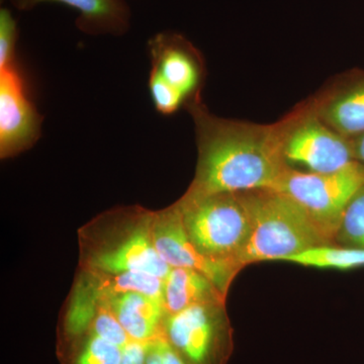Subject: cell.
Masks as SVG:
<instances>
[{"mask_svg": "<svg viewBox=\"0 0 364 364\" xmlns=\"http://www.w3.org/2000/svg\"><path fill=\"white\" fill-rule=\"evenodd\" d=\"M282 154L289 167L331 173L356 162L350 139L333 130L321 119L317 105L296 112L282 123Z\"/></svg>", "mask_w": 364, "mask_h": 364, "instance_id": "52a82bcc", "label": "cell"}, {"mask_svg": "<svg viewBox=\"0 0 364 364\" xmlns=\"http://www.w3.org/2000/svg\"><path fill=\"white\" fill-rule=\"evenodd\" d=\"M149 91L155 109L165 116L174 114L182 105L188 104L181 91L167 82L152 68L149 75Z\"/></svg>", "mask_w": 364, "mask_h": 364, "instance_id": "d6986e66", "label": "cell"}, {"mask_svg": "<svg viewBox=\"0 0 364 364\" xmlns=\"http://www.w3.org/2000/svg\"><path fill=\"white\" fill-rule=\"evenodd\" d=\"M152 237L158 254L170 267H183L202 272L227 296L239 272L205 257L189 239L176 203L153 212Z\"/></svg>", "mask_w": 364, "mask_h": 364, "instance_id": "ba28073f", "label": "cell"}, {"mask_svg": "<svg viewBox=\"0 0 364 364\" xmlns=\"http://www.w3.org/2000/svg\"><path fill=\"white\" fill-rule=\"evenodd\" d=\"M90 332L123 349L132 341L105 301L102 304L97 316L93 318Z\"/></svg>", "mask_w": 364, "mask_h": 364, "instance_id": "ffe728a7", "label": "cell"}, {"mask_svg": "<svg viewBox=\"0 0 364 364\" xmlns=\"http://www.w3.org/2000/svg\"><path fill=\"white\" fill-rule=\"evenodd\" d=\"M334 245L364 249V186L345 208L335 233Z\"/></svg>", "mask_w": 364, "mask_h": 364, "instance_id": "ac0fdd59", "label": "cell"}, {"mask_svg": "<svg viewBox=\"0 0 364 364\" xmlns=\"http://www.w3.org/2000/svg\"><path fill=\"white\" fill-rule=\"evenodd\" d=\"M151 68L181 91L189 102L200 98L203 69L198 52L186 38L173 32L158 33L148 42Z\"/></svg>", "mask_w": 364, "mask_h": 364, "instance_id": "30bf717a", "label": "cell"}, {"mask_svg": "<svg viewBox=\"0 0 364 364\" xmlns=\"http://www.w3.org/2000/svg\"><path fill=\"white\" fill-rule=\"evenodd\" d=\"M287 262L318 269L351 270L364 267V249L318 246L287 258Z\"/></svg>", "mask_w": 364, "mask_h": 364, "instance_id": "2e32d148", "label": "cell"}, {"mask_svg": "<svg viewBox=\"0 0 364 364\" xmlns=\"http://www.w3.org/2000/svg\"><path fill=\"white\" fill-rule=\"evenodd\" d=\"M153 212L142 208H121V230L111 238H97L95 245L85 244V272L119 274L139 272L166 279L171 267L160 257L152 237Z\"/></svg>", "mask_w": 364, "mask_h": 364, "instance_id": "277c9868", "label": "cell"}, {"mask_svg": "<svg viewBox=\"0 0 364 364\" xmlns=\"http://www.w3.org/2000/svg\"><path fill=\"white\" fill-rule=\"evenodd\" d=\"M18 25L9 9H0V70L16 65Z\"/></svg>", "mask_w": 364, "mask_h": 364, "instance_id": "44dd1931", "label": "cell"}, {"mask_svg": "<svg viewBox=\"0 0 364 364\" xmlns=\"http://www.w3.org/2000/svg\"><path fill=\"white\" fill-rule=\"evenodd\" d=\"M196 124L198 165L186 193L274 189L289 168L282 154V124L259 126L214 116L200 98L189 102Z\"/></svg>", "mask_w": 364, "mask_h": 364, "instance_id": "6da1fadb", "label": "cell"}, {"mask_svg": "<svg viewBox=\"0 0 364 364\" xmlns=\"http://www.w3.org/2000/svg\"><path fill=\"white\" fill-rule=\"evenodd\" d=\"M253 212L250 238L239 257L241 269L263 261H284L331 238L289 196L273 189L248 191Z\"/></svg>", "mask_w": 364, "mask_h": 364, "instance_id": "7a4b0ae2", "label": "cell"}, {"mask_svg": "<svg viewBox=\"0 0 364 364\" xmlns=\"http://www.w3.org/2000/svg\"><path fill=\"white\" fill-rule=\"evenodd\" d=\"M105 303L133 341H151L163 334L167 315L162 299L129 293L112 296Z\"/></svg>", "mask_w": 364, "mask_h": 364, "instance_id": "7c38bea8", "label": "cell"}, {"mask_svg": "<svg viewBox=\"0 0 364 364\" xmlns=\"http://www.w3.org/2000/svg\"><path fill=\"white\" fill-rule=\"evenodd\" d=\"M21 11L44 2H58L79 13L76 26L88 35L123 36L131 25V11L124 0H11Z\"/></svg>", "mask_w": 364, "mask_h": 364, "instance_id": "8fae6325", "label": "cell"}, {"mask_svg": "<svg viewBox=\"0 0 364 364\" xmlns=\"http://www.w3.org/2000/svg\"><path fill=\"white\" fill-rule=\"evenodd\" d=\"M44 117L26 92L16 65L0 70V155L9 158L33 147L41 138Z\"/></svg>", "mask_w": 364, "mask_h": 364, "instance_id": "9c48e42d", "label": "cell"}, {"mask_svg": "<svg viewBox=\"0 0 364 364\" xmlns=\"http://www.w3.org/2000/svg\"><path fill=\"white\" fill-rule=\"evenodd\" d=\"M145 364H188L173 348L164 334L148 343Z\"/></svg>", "mask_w": 364, "mask_h": 364, "instance_id": "7402d4cb", "label": "cell"}, {"mask_svg": "<svg viewBox=\"0 0 364 364\" xmlns=\"http://www.w3.org/2000/svg\"><path fill=\"white\" fill-rule=\"evenodd\" d=\"M85 279L104 301L129 293L146 294L164 301V279L150 273L130 272L109 275L85 272Z\"/></svg>", "mask_w": 364, "mask_h": 364, "instance_id": "9a60e30c", "label": "cell"}, {"mask_svg": "<svg viewBox=\"0 0 364 364\" xmlns=\"http://www.w3.org/2000/svg\"><path fill=\"white\" fill-rule=\"evenodd\" d=\"M317 112L330 128L346 138L364 133V76L353 79L318 105Z\"/></svg>", "mask_w": 364, "mask_h": 364, "instance_id": "5bb4252c", "label": "cell"}, {"mask_svg": "<svg viewBox=\"0 0 364 364\" xmlns=\"http://www.w3.org/2000/svg\"><path fill=\"white\" fill-rule=\"evenodd\" d=\"M163 334L188 364H227L233 353L225 304H200L166 316Z\"/></svg>", "mask_w": 364, "mask_h": 364, "instance_id": "8992f818", "label": "cell"}, {"mask_svg": "<svg viewBox=\"0 0 364 364\" xmlns=\"http://www.w3.org/2000/svg\"><path fill=\"white\" fill-rule=\"evenodd\" d=\"M354 159L364 165V133L350 139Z\"/></svg>", "mask_w": 364, "mask_h": 364, "instance_id": "cb8c5ba5", "label": "cell"}, {"mask_svg": "<svg viewBox=\"0 0 364 364\" xmlns=\"http://www.w3.org/2000/svg\"><path fill=\"white\" fill-rule=\"evenodd\" d=\"M176 203L196 249L208 259L240 272L239 257L253 229L248 191L208 196L184 193Z\"/></svg>", "mask_w": 364, "mask_h": 364, "instance_id": "3957f363", "label": "cell"}, {"mask_svg": "<svg viewBox=\"0 0 364 364\" xmlns=\"http://www.w3.org/2000/svg\"><path fill=\"white\" fill-rule=\"evenodd\" d=\"M226 298L212 280L191 268L172 267L164 280L167 316L200 304H225Z\"/></svg>", "mask_w": 364, "mask_h": 364, "instance_id": "4fadbf2b", "label": "cell"}, {"mask_svg": "<svg viewBox=\"0 0 364 364\" xmlns=\"http://www.w3.org/2000/svg\"><path fill=\"white\" fill-rule=\"evenodd\" d=\"M364 186V165L358 162L331 172L315 173L289 167L273 191L299 203L331 238L341 221L345 208Z\"/></svg>", "mask_w": 364, "mask_h": 364, "instance_id": "5b68a950", "label": "cell"}, {"mask_svg": "<svg viewBox=\"0 0 364 364\" xmlns=\"http://www.w3.org/2000/svg\"><path fill=\"white\" fill-rule=\"evenodd\" d=\"M61 358L62 364H119L123 348L90 332Z\"/></svg>", "mask_w": 364, "mask_h": 364, "instance_id": "e0dca14e", "label": "cell"}, {"mask_svg": "<svg viewBox=\"0 0 364 364\" xmlns=\"http://www.w3.org/2000/svg\"><path fill=\"white\" fill-rule=\"evenodd\" d=\"M149 341H132L123 349V358L119 364H145Z\"/></svg>", "mask_w": 364, "mask_h": 364, "instance_id": "603a6c76", "label": "cell"}]
</instances>
